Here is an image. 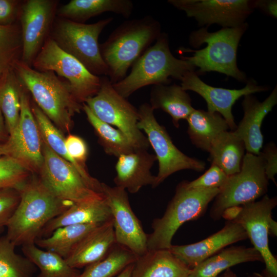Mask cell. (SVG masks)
<instances>
[{
    "label": "cell",
    "instance_id": "cell-1",
    "mask_svg": "<svg viewBox=\"0 0 277 277\" xmlns=\"http://www.w3.org/2000/svg\"><path fill=\"white\" fill-rule=\"evenodd\" d=\"M11 67L39 108L62 132H69L72 117L83 109L69 83L53 71L36 70L21 60Z\"/></svg>",
    "mask_w": 277,
    "mask_h": 277
},
{
    "label": "cell",
    "instance_id": "cell-2",
    "mask_svg": "<svg viewBox=\"0 0 277 277\" xmlns=\"http://www.w3.org/2000/svg\"><path fill=\"white\" fill-rule=\"evenodd\" d=\"M19 191V203L6 226V236L15 246L34 243L47 224L74 204L56 197L40 179L28 181Z\"/></svg>",
    "mask_w": 277,
    "mask_h": 277
},
{
    "label": "cell",
    "instance_id": "cell-3",
    "mask_svg": "<svg viewBox=\"0 0 277 277\" xmlns=\"http://www.w3.org/2000/svg\"><path fill=\"white\" fill-rule=\"evenodd\" d=\"M161 24L150 15L125 21L100 44L108 78L115 84L126 76L136 60L161 33Z\"/></svg>",
    "mask_w": 277,
    "mask_h": 277
},
{
    "label": "cell",
    "instance_id": "cell-4",
    "mask_svg": "<svg viewBox=\"0 0 277 277\" xmlns=\"http://www.w3.org/2000/svg\"><path fill=\"white\" fill-rule=\"evenodd\" d=\"M195 67L181 56L177 58L171 52L168 35L162 32L155 41L133 64L130 73L113 84L114 89L127 98L136 90L150 85H169L171 79L181 81Z\"/></svg>",
    "mask_w": 277,
    "mask_h": 277
},
{
    "label": "cell",
    "instance_id": "cell-5",
    "mask_svg": "<svg viewBox=\"0 0 277 277\" xmlns=\"http://www.w3.org/2000/svg\"><path fill=\"white\" fill-rule=\"evenodd\" d=\"M248 26L245 22L214 32H208L205 27L194 31L189 37L190 45L194 48H199L203 44L207 46L196 50L187 49L186 52H193V54L182 57L195 68H199L198 73L217 72L238 81L247 82L246 74L237 66L236 53L240 39Z\"/></svg>",
    "mask_w": 277,
    "mask_h": 277
},
{
    "label": "cell",
    "instance_id": "cell-6",
    "mask_svg": "<svg viewBox=\"0 0 277 277\" xmlns=\"http://www.w3.org/2000/svg\"><path fill=\"white\" fill-rule=\"evenodd\" d=\"M219 192L218 188H191L184 182L179 184L163 216L152 223L153 231L147 234L148 250L169 249L179 227L202 216Z\"/></svg>",
    "mask_w": 277,
    "mask_h": 277
},
{
    "label": "cell",
    "instance_id": "cell-7",
    "mask_svg": "<svg viewBox=\"0 0 277 277\" xmlns=\"http://www.w3.org/2000/svg\"><path fill=\"white\" fill-rule=\"evenodd\" d=\"M113 20L109 17L87 24L55 17L49 36L92 74L107 76L108 68L102 57L98 41L103 29Z\"/></svg>",
    "mask_w": 277,
    "mask_h": 277
},
{
    "label": "cell",
    "instance_id": "cell-8",
    "mask_svg": "<svg viewBox=\"0 0 277 277\" xmlns=\"http://www.w3.org/2000/svg\"><path fill=\"white\" fill-rule=\"evenodd\" d=\"M268 181L262 157L247 152L240 172L229 176L227 182L214 198L210 217L218 220L227 208L255 201L267 192Z\"/></svg>",
    "mask_w": 277,
    "mask_h": 277
},
{
    "label": "cell",
    "instance_id": "cell-9",
    "mask_svg": "<svg viewBox=\"0 0 277 277\" xmlns=\"http://www.w3.org/2000/svg\"><path fill=\"white\" fill-rule=\"evenodd\" d=\"M84 103L99 120L124 133L135 150H147L148 139L137 126L138 110L114 89L108 76L101 77L98 91Z\"/></svg>",
    "mask_w": 277,
    "mask_h": 277
},
{
    "label": "cell",
    "instance_id": "cell-10",
    "mask_svg": "<svg viewBox=\"0 0 277 277\" xmlns=\"http://www.w3.org/2000/svg\"><path fill=\"white\" fill-rule=\"evenodd\" d=\"M154 110L150 104L141 105L138 109V128L146 134L159 162V171L153 187H156L173 173L185 169L204 171L206 163L190 157L182 152L173 144L164 127L156 121Z\"/></svg>",
    "mask_w": 277,
    "mask_h": 277
},
{
    "label": "cell",
    "instance_id": "cell-11",
    "mask_svg": "<svg viewBox=\"0 0 277 277\" xmlns=\"http://www.w3.org/2000/svg\"><path fill=\"white\" fill-rule=\"evenodd\" d=\"M32 67L39 71H53L67 81L80 103L95 95L101 77L92 74L77 59L61 49L49 36L33 61Z\"/></svg>",
    "mask_w": 277,
    "mask_h": 277
},
{
    "label": "cell",
    "instance_id": "cell-12",
    "mask_svg": "<svg viewBox=\"0 0 277 277\" xmlns=\"http://www.w3.org/2000/svg\"><path fill=\"white\" fill-rule=\"evenodd\" d=\"M43 164L40 180L59 199L80 203L103 196L94 191L69 162L53 152L42 140Z\"/></svg>",
    "mask_w": 277,
    "mask_h": 277
},
{
    "label": "cell",
    "instance_id": "cell-13",
    "mask_svg": "<svg viewBox=\"0 0 277 277\" xmlns=\"http://www.w3.org/2000/svg\"><path fill=\"white\" fill-rule=\"evenodd\" d=\"M57 4L58 1L55 0L22 2L18 19L23 45L20 60L30 67L50 35L56 15Z\"/></svg>",
    "mask_w": 277,
    "mask_h": 277
},
{
    "label": "cell",
    "instance_id": "cell-14",
    "mask_svg": "<svg viewBox=\"0 0 277 277\" xmlns=\"http://www.w3.org/2000/svg\"><path fill=\"white\" fill-rule=\"evenodd\" d=\"M101 193L111 211L116 243L137 256L145 253L147 234L132 210L126 190L101 183Z\"/></svg>",
    "mask_w": 277,
    "mask_h": 277
},
{
    "label": "cell",
    "instance_id": "cell-15",
    "mask_svg": "<svg viewBox=\"0 0 277 277\" xmlns=\"http://www.w3.org/2000/svg\"><path fill=\"white\" fill-rule=\"evenodd\" d=\"M168 3L193 17L200 26L213 24L223 28L234 27L245 23L255 9L250 0H168Z\"/></svg>",
    "mask_w": 277,
    "mask_h": 277
},
{
    "label": "cell",
    "instance_id": "cell-16",
    "mask_svg": "<svg viewBox=\"0 0 277 277\" xmlns=\"http://www.w3.org/2000/svg\"><path fill=\"white\" fill-rule=\"evenodd\" d=\"M27 92L23 85L19 122L6 143L10 156L21 162L31 172H39L44 161L42 138Z\"/></svg>",
    "mask_w": 277,
    "mask_h": 277
},
{
    "label": "cell",
    "instance_id": "cell-17",
    "mask_svg": "<svg viewBox=\"0 0 277 277\" xmlns=\"http://www.w3.org/2000/svg\"><path fill=\"white\" fill-rule=\"evenodd\" d=\"M277 205L276 197L264 195L260 201L241 206V209L231 221L240 225L247 233L253 247L261 254L270 277H277V260L268 245V228L272 211Z\"/></svg>",
    "mask_w": 277,
    "mask_h": 277
},
{
    "label": "cell",
    "instance_id": "cell-18",
    "mask_svg": "<svg viewBox=\"0 0 277 277\" xmlns=\"http://www.w3.org/2000/svg\"><path fill=\"white\" fill-rule=\"evenodd\" d=\"M181 81L184 90L194 91L205 100L208 111L221 114L231 131L235 130L237 126L232 113L235 102L242 96L268 90L267 87L258 85L254 80L247 81L246 86L240 89L212 87L203 82L194 71L187 72Z\"/></svg>",
    "mask_w": 277,
    "mask_h": 277
},
{
    "label": "cell",
    "instance_id": "cell-19",
    "mask_svg": "<svg viewBox=\"0 0 277 277\" xmlns=\"http://www.w3.org/2000/svg\"><path fill=\"white\" fill-rule=\"evenodd\" d=\"M247 239V233L240 225L228 221L222 229L202 241L188 245H172L168 249L192 269L227 246Z\"/></svg>",
    "mask_w": 277,
    "mask_h": 277
},
{
    "label": "cell",
    "instance_id": "cell-20",
    "mask_svg": "<svg viewBox=\"0 0 277 277\" xmlns=\"http://www.w3.org/2000/svg\"><path fill=\"white\" fill-rule=\"evenodd\" d=\"M276 104V86L262 102L252 94L244 96L242 103L244 116L233 131L244 142L247 153L260 154L264 141L261 128L263 121Z\"/></svg>",
    "mask_w": 277,
    "mask_h": 277
},
{
    "label": "cell",
    "instance_id": "cell-21",
    "mask_svg": "<svg viewBox=\"0 0 277 277\" xmlns=\"http://www.w3.org/2000/svg\"><path fill=\"white\" fill-rule=\"evenodd\" d=\"M156 160L155 155L147 150H135L121 155L115 166V186L132 193L137 192L145 186L152 185L153 187L155 176L151 174L150 169Z\"/></svg>",
    "mask_w": 277,
    "mask_h": 277
},
{
    "label": "cell",
    "instance_id": "cell-22",
    "mask_svg": "<svg viewBox=\"0 0 277 277\" xmlns=\"http://www.w3.org/2000/svg\"><path fill=\"white\" fill-rule=\"evenodd\" d=\"M116 243L111 220L88 233L65 260L73 268L87 267L104 258Z\"/></svg>",
    "mask_w": 277,
    "mask_h": 277
},
{
    "label": "cell",
    "instance_id": "cell-23",
    "mask_svg": "<svg viewBox=\"0 0 277 277\" xmlns=\"http://www.w3.org/2000/svg\"><path fill=\"white\" fill-rule=\"evenodd\" d=\"M112 220L110 208L103 195L90 201L73 204L43 228L40 238L47 237L56 229L69 225L101 224Z\"/></svg>",
    "mask_w": 277,
    "mask_h": 277
},
{
    "label": "cell",
    "instance_id": "cell-24",
    "mask_svg": "<svg viewBox=\"0 0 277 277\" xmlns=\"http://www.w3.org/2000/svg\"><path fill=\"white\" fill-rule=\"evenodd\" d=\"M191 270L169 249L150 250L137 257L131 277H188Z\"/></svg>",
    "mask_w": 277,
    "mask_h": 277
},
{
    "label": "cell",
    "instance_id": "cell-25",
    "mask_svg": "<svg viewBox=\"0 0 277 277\" xmlns=\"http://www.w3.org/2000/svg\"><path fill=\"white\" fill-rule=\"evenodd\" d=\"M133 3L130 0H71L57 8V17L85 23L90 18L111 12L128 18L132 14Z\"/></svg>",
    "mask_w": 277,
    "mask_h": 277
},
{
    "label": "cell",
    "instance_id": "cell-26",
    "mask_svg": "<svg viewBox=\"0 0 277 277\" xmlns=\"http://www.w3.org/2000/svg\"><path fill=\"white\" fill-rule=\"evenodd\" d=\"M263 262L260 252L253 247H231L223 249L191 269L188 277H217L236 265L250 262Z\"/></svg>",
    "mask_w": 277,
    "mask_h": 277
},
{
    "label": "cell",
    "instance_id": "cell-27",
    "mask_svg": "<svg viewBox=\"0 0 277 277\" xmlns=\"http://www.w3.org/2000/svg\"><path fill=\"white\" fill-rule=\"evenodd\" d=\"M150 105L153 110L161 109L170 115L175 127L186 120L194 108L188 93L176 84L153 85L150 92Z\"/></svg>",
    "mask_w": 277,
    "mask_h": 277
},
{
    "label": "cell",
    "instance_id": "cell-28",
    "mask_svg": "<svg viewBox=\"0 0 277 277\" xmlns=\"http://www.w3.org/2000/svg\"><path fill=\"white\" fill-rule=\"evenodd\" d=\"M31 106L42 141L56 154L71 163L94 191L101 193V183L90 176L85 167L79 164L69 155L62 132L36 105L32 104Z\"/></svg>",
    "mask_w": 277,
    "mask_h": 277
},
{
    "label": "cell",
    "instance_id": "cell-29",
    "mask_svg": "<svg viewBox=\"0 0 277 277\" xmlns=\"http://www.w3.org/2000/svg\"><path fill=\"white\" fill-rule=\"evenodd\" d=\"M245 150L244 142L234 132L225 131L213 140L208 152L211 164L230 176L240 172Z\"/></svg>",
    "mask_w": 277,
    "mask_h": 277
},
{
    "label": "cell",
    "instance_id": "cell-30",
    "mask_svg": "<svg viewBox=\"0 0 277 277\" xmlns=\"http://www.w3.org/2000/svg\"><path fill=\"white\" fill-rule=\"evenodd\" d=\"M188 134L192 144L209 152L213 140L221 132L228 131L229 125L221 114L195 109L186 119Z\"/></svg>",
    "mask_w": 277,
    "mask_h": 277
},
{
    "label": "cell",
    "instance_id": "cell-31",
    "mask_svg": "<svg viewBox=\"0 0 277 277\" xmlns=\"http://www.w3.org/2000/svg\"><path fill=\"white\" fill-rule=\"evenodd\" d=\"M22 88L13 68L7 67L0 78V109L9 135L19 122Z\"/></svg>",
    "mask_w": 277,
    "mask_h": 277
},
{
    "label": "cell",
    "instance_id": "cell-32",
    "mask_svg": "<svg viewBox=\"0 0 277 277\" xmlns=\"http://www.w3.org/2000/svg\"><path fill=\"white\" fill-rule=\"evenodd\" d=\"M100 224L69 225L59 227L46 238L37 239L35 244L66 259L81 241Z\"/></svg>",
    "mask_w": 277,
    "mask_h": 277
},
{
    "label": "cell",
    "instance_id": "cell-33",
    "mask_svg": "<svg viewBox=\"0 0 277 277\" xmlns=\"http://www.w3.org/2000/svg\"><path fill=\"white\" fill-rule=\"evenodd\" d=\"M25 256L40 270L37 277H78V269L71 267L60 255L38 248L35 243L22 246Z\"/></svg>",
    "mask_w": 277,
    "mask_h": 277
},
{
    "label": "cell",
    "instance_id": "cell-34",
    "mask_svg": "<svg viewBox=\"0 0 277 277\" xmlns=\"http://www.w3.org/2000/svg\"><path fill=\"white\" fill-rule=\"evenodd\" d=\"M83 110L89 122L94 128L106 153L118 157L121 155L130 153L135 150L124 133L99 120L85 103H83Z\"/></svg>",
    "mask_w": 277,
    "mask_h": 277
},
{
    "label": "cell",
    "instance_id": "cell-35",
    "mask_svg": "<svg viewBox=\"0 0 277 277\" xmlns=\"http://www.w3.org/2000/svg\"><path fill=\"white\" fill-rule=\"evenodd\" d=\"M126 247L116 243L107 254L90 264L78 277H114L118 275L137 258Z\"/></svg>",
    "mask_w": 277,
    "mask_h": 277
},
{
    "label": "cell",
    "instance_id": "cell-36",
    "mask_svg": "<svg viewBox=\"0 0 277 277\" xmlns=\"http://www.w3.org/2000/svg\"><path fill=\"white\" fill-rule=\"evenodd\" d=\"M15 247L6 236L0 238V277H32L36 266L16 253Z\"/></svg>",
    "mask_w": 277,
    "mask_h": 277
},
{
    "label": "cell",
    "instance_id": "cell-37",
    "mask_svg": "<svg viewBox=\"0 0 277 277\" xmlns=\"http://www.w3.org/2000/svg\"><path fill=\"white\" fill-rule=\"evenodd\" d=\"M22 32L19 22L0 26V66H11L22 55Z\"/></svg>",
    "mask_w": 277,
    "mask_h": 277
},
{
    "label": "cell",
    "instance_id": "cell-38",
    "mask_svg": "<svg viewBox=\"0 0 277 277\" xmlns=\"http://www.w3.org/2000/svg\"><path fill=\"white\" fill-rule=\"evenodd\" d=\"M31 171L10 155L0 156V189L20 190L28 182Z\"/></svg>",
    "mask_w": 277,
    "mask_h": 277
},
{
    "label": "cell",
    "instance_id": "cell-39",
    "mask_svg": "<svg viewBox=\"0 0 277 277\" xmlns=\"http://www.w3.org/2000/svg\"><path fill=\"white\" fill-rule=\"evenodd\" d=\"M229 176L216 165L210 167L197 179L191 181H184L185 185L191 188L221 189L227 182Z\"/></svg>",
    "mask_w": 277,
    "mask_h": 277
},
{
    "label": "cell",
    "instance_id": "cell-40",
    "mask_svg": "<svg viewBox=\"0 0 277 277\" xmlns=\"http://www.w3.org/2000/svg\"><path fill=\"white\" fill-rule=\"evenodd\" d=\"M19 200V190L12 188L0 189V230L7 226Z\"/></svg>",
    "mask_w": 277,
    "mask_h": 277
},
{
    "label": "cell",
    "instance_id": "cell-41",
    "mask_svg": "<svg viewBox=\"0 0 277 277\" xmlns=\"http://www.w3.org/2000/svg\"><path fill=\"white\" fill-rule=\"evenodd\" d=\"M65 145L70 156L79 164L85 167L88 149L84 140L77 135L69 134L65 138Z\"/></svg>",
    "mask_w": 277,
    "mask_h": 277
},
{
    "label": "cell",
    "instance_id": "cell-42",
    "mask_svg": "<svg viewBox=\"0 0 277 277\" xmlns=\"http://www.w3.org/2000/svg\"><path fill=\"white\" fill-rule=\"evenodd\" d=\"M22 2L0 0V26H9L17 22Z\"/></svg>",
    "mask_w": 277,
    "mask_h": 277
},
{
    "label": "cell",
    "instance_id": "cell-43",
    "mask_svg": "<svg viewBox=\"0 0 277 277\" xmlns=\"http://www.w3.org/2000/svg\"><path fill=\"white\" fill-rule=\"evenodd\" d=\"M260 155L264 162V169L268 180H271L276 185L275 175L277 173V148L274 143L267 144L261 151Z\"/></svg>",
    "mask_w": 277,
    "mask_h": 277
},
{
    "label": "cell",
    "instance_id": "cell-44",
    "mask_svg": "<svg viewBox=\"0 0 277 277\" xmlns=\"http://www.w3.org/2000/svg\"><path fill=\"white\" fill-rule=\"evenodd\" d=\"M255 8H259L267 15L274 18L277 16V1L276 0L255 1Z\"/></svg>",
    "mask_w": 277,
    "mask_h": 277
},
{
    "label": "cell",
    "instance_id": "cell-45",
    "mask_svg": "<svg viewBox=\"0 0 277 277\" xmlns=\"http://www.w3.org/2000/svg\"><path fill=\"white\" fill-rule=\"evenodd\" d=\"M9 134L7 132L4 118L3 113L0 109V141L8 140L9 138Z\"/></svg>",
    "mask_w": 277,
    "mask_h": 277
},
{
    "label": "cell",
    "instance_id": "cell-46",
    "mask_svg": "<svg viewBox=\"0 0 277 277\" xmlns=\"http://www.w3.org/2000/svg\"><path fill=\"white\" fill-rule=\"evenodd\" d=\"M134 263L131 264L126 267L115 277H131Z\"/></svg>",
    "mask_w": 277,
    "mask_h": 277
},
{
    "label": "cell",
    "instance_id": "cell-47",
    "mask_svg": "<svg viewBox=\"0 0 277 277\" xmlns=\"http://www.w3.org/2000/svg\"><path fill=\"white\" fill-rule=\"evenodd\" d=\"M269 235L276 236L277 235V223L272 218L270 221L269 228Z\"/></svg>",
    "mask_w": 277,
    "mask_h": 277
},
{
    "label": "cell",
    "instance_id": "cell-48",
    "mask_svg": "<svg viewBox=\"0 0 277 277\" xmlns=\"http://www.w3.org/2000/svg\"><path fill=\"white\" fill-rule=\"evenodd\" d=\"M9 155V149L6 143H0V156Z\"/></svg>",
    "mask_w": 277,
    "mask_h": 277
},
{
    "label": "cell",
    "instance_id": "cell-49",
    "mask_svg": "<svg viewBox=\"0 0 277 277\" xmlns=\"http://www.w3.org/2000/svg\"><path fill=\"white\" fill-rule=\"evenodd\" d=\"M225 273L227 277H237L235 274L234 272H233L230 269V268L225 270Z\"/></svg>",
    "mask_w": 277,
    "mask_h": 277
},
{
    "label": "cell",
    "instance_id": "cell-50",
    "mask_svg": "<svg viewBox=\"0 0 277 277\" xmlns=\"http://www.w3.org/2000/svg\"><path fill=\"white\" fill-rule=\"evenodd\" d=\"M249 277H270L269 275L262 274L258 272H254L251 274Z\"/></svg>",
    "mask_w": 277,
    "mask_h": 277
},
{
    "label": "cell",
    "instance_id": "cell-51",
    "mask_svg": "<svg viewBox=\"0 0 277 277\" xmlns=\"http://www.w3.org/2000/svg\"><path fill=\"white\" fill-rule=\"evenodd\" d=\"M8 66H0V78L1 77L3 73H4L5 69L7 68V67Z\"/></svg>",
    "mask_w": 277,
    "mask_h": 277
},
{
    "label": "cell",
    "instance_id": "cell-52",
    "mask_svg": "<svg viewBox=\"0 0 277 277\" xmlns=\"http://www.w3.org/2000/svg\"><path fill=\"white\" fill-rule=\"evenodd\" d=\"M220 277H227L225 273H224L222 275L220 276Z\"/></svg>",
    "mask_w": 277,
    "mask_h": 277
}]
</instances>
